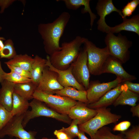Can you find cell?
<instances>
[{
  "mask_svg": "<svg viewBox=\"0 0 139 139\" xmlns=\"http://www.w3.org/2000/svg\"><path fill=\"white\" fill-rule=\"evenodd\" d=\"M77 137L79 139H89L86 136L85 133L80 130Z\"/></svg>",
  "mask_w": 139,
  "mask_h": 139,
  "instance_id": "obj_39",
  "label": "cell"
},
{
  "mask_svg": "<svg viewBox=\"0 0 139 139\" xmlns=\"http://www.w3.org/2000/svg\"><path fill=\"white\" fill-rule=\"evenodd\" d=\"M13 117L11 112L0 104V131Z\"/></svg>",
  "mask_w": 139,
  "mask_h": 139,
  "instance_id": "obj_30",
  "label": "cell"
},
{
  "mask_svg": "<svg viewBox=\"0 0 139 139\" xmlns=\"http://www.w3.org/2000/svg\"><path fill=\"white\" fill-rule=\"evenodd\" d=\"M126 139H139V126H134L128 131L121 132Z\"/></svg>",
  "mask_w": 139,
  "mask_h": 139,
  "instance_id": "obj_31",
  "label": "cell"
},
{
  "mask_svg": "<svg viewBox=\"0 0 139 139\" xmlns=\"http://www.w3.org/2000/svg\"><path fill=\"white\" fill-rule=\"evenodd\" d=\"M5 72L2 68L1 63L0 61V83H1L4 80V76Z\"/></svg>",
  "mask_w": 139,
  "mask_h": 139,
  "instance_id": "obj_38",
  "label": "cell"
},
{
  "mask_svg": "<svg viewBox=\"0 0 139 139\" xmlns=\"http://www.w3.org/2000/svg\"><path fill=\"white\" fill-rule=\"evenodd\" d=\"M87 52L84 48L81 50L77 58L72 63V74L77 82L86 90L90 83V73L87 65Z\"/></svg>",
  "mask_w": 139,
  "mask_h": 139,
  "instance_id": "obj_9",
  "label": "cell"
},
{
  "mask_svg": "<svg viewBox=\"0 0 139 139\" xmlns=\"http://www.w3.org/2000/svg\"><path fill=\"white\" fill-rule=\"evenodd\" d=\"M66 7L69 10H76L82 6L84 7L81 10L82 14L88 13L90 18V24L91 28L94 20L96 18V15L93 13L91 10L90 5V0H63Z\"/></svg>",
  "mask_w": 139,
  "mask_h": 139,
  "instance_id": "obj_20",
  "label": "cell"
},
{
  "mask_svg": "<svg viewBox=\"0 0 139 139\" xmlns=\"http://www.w3.org/2000/svg\"><path fill=\"white\" fill-rule=\"evenodd\" d=\"M123 82L126 84L129 90L139 94V83H133L129 81H126Z\"/></svg>",
  "mask_w": 139,
  "mask_h": 139,
  "instance_id": "obj_35",
  "label": "cell"
},
{
  "mask_svg": "<svg viewBox=\"0 0 139 139\" xmlns=\"http://www.w3.org/2000/svg\"><path fill=\"white\" fill-rule=\"evenodd\" d=\"M139 99V94L129 90L127 86L112 105L115 107L125 105L134 106L136 105V103Z\"/></svg>",
  "mask_w": 139,
  "mask_h": 139,
  "instance_id": "obj_22",
  "label": "cell"
},
{
  "mask_svg": "<svg viewBox=\"0 0 139 139\" xmlns=\"http://www.w3.org/2000/svg\"><path fill=\"white\" fill-rule=\"evenodd\" d=\"M58 76L57 72L50 70L46 65L43 70L42 76L36 90L47 94H54V91L64 88L58 82Z\"/></svg>",
  "mask_w": 139,
  "mask_h": 139,
  "instance_id": "obj_12",
  "label": "cell"
},
{
  "mask_svg": "<svg viewBox=\"0 0 139 139\" xmlns=\"http://www.w3.org/2000/svg\"><path fill=\"white\" fill-rule=\"evenodd\" d=\"M123 82L122 80L119 77L112 81L106 83H101L99 80L90 82L86 90L88 104L97 101L107 92Z\"/></svg>",
  "mask_w": 139,
  "mask_h": 139,
  "instance_id": "obj_10",
  "label": "cell"
},
{
  "mask_svg": "<svg viewBox=\"0 0 139 139\" xmlns=\"http://www.w3.org/2000/svg\"><path fill=\"white\" fill-rule=\"evenodd\" d=\"M130 111L132 114L133 117L136 116L139 117V104L132 107L130 109Z\"/></svg>",
  "mask_w": 139,
  "mask_h": 139,
  "instance_id": "obj_37",
  "label": "cell"
},
{
  "mask_svg": "<svg viewBox=\"0 0 139 139\" xmlns=\"http://www.w3.org/2000/svg\"><path fill=\"white\" fill-rule=\"evenodd\" d=\"M0 89V104L11 111L12 109L14 83L4 80Z\"/></svg>",
  "mask_w": 139,
  "mask_h": 139,
  "instance_id": "obj_17",
  "label": "cell"
},
{
  "mask_svg": "<svg viewBox=\"0 0 139 139\" xmlns=\"http://www.w3.org/2000/svg\"><path fill=\"white\" fill-rule=\"evenodd\" d=\"M96 109L97 113L94 117L79 126V130L89 135L91 139L99 129L108 124L116 123L121 117L120 115L111 112L110 108L104 107Z\"/></svg>",
  "mask_w": 139,
  "mask_h": 139,
  "instance_id": "obj_3",
  "label": "cell"
},
{
  "mask_svg": "<svg viewBox=\"0 0 139 139\" xmlns=\"http://www.w3.org/2000/svg\"><path fill=\"white\" fill-rule=\"evenodd\" d=\"M16 139H19L18 138H16Z\"/></svg>",
  "mask_w": 139,
  "mask_h": 139,
  "instance_id": "obj_44",
  "label": "cell"
},
{
  "mask_svg": "<svg viewBox=\"0 0 139 139\" xmlns=\"http://www.w3.org/2000/svg\"><path fill=\"white\" fill-rule=\"evenodd\" d=\"M30 110L24 114L22 125L24 128L30 120L40 116H44L55 119L60 121L70 124L72 119L68 115L59 113L51 109L44 102L33 98L29 103Z\"/></svg>",
  "mask_w": 139,
  "mask_h": 139,
  "instance_id": "obj_4",
  "label": "cell"
},
{
  "mask_svg": "<svg viewBox=\"0 0 139 139\" xmlns=\"http://www.w3.org/2000/svg\"><path fill=\"white\" fill-rule=\"evenodd\" d=\"M92 139H126L122 133L115 135L112 133L110 128L104 126L99 129Z\"/></svg>",
  "mask_w": 139,
  "mask_h": 139,
  "instance_id": "obj_26",
  "label": "cell"
},
{
  "mask_svg": "<svg viewBox=\"0 0 139 139\" xmlns=\"http://www.w3.org/2000/svg\"><path fill=\"white\" fill-rule=\"evenodd\" d=\"M37 86L32 81L14 84V92L29 100L33 99V94Z\"/></svg>",
  "mask_w": 139,
  "mask_h": 139,
  "instance_id": "obj_23",
  "label": "cell"
},
{
  "mask_svg": "<svg viewBox=\"0 0 139 139\" xmlns=\"http://www.w3.org/2000/svg\"><path fill=\"white\" fill-rule=\"evenodd\" d=\"M87 104L83 102L77 101L76 104L71 108L68 116L71 119L78 120L79 125L86 122L97 113L96 109L88 108Z\"/></svg>",
  "mask_w": 139,
  "mask_h": 139,
  "instance_id": "obj_15",
  "label": "cell"
},
{
  "mask_svg": "<svg viewBox=\"0 0 139 139\" xmlns=\"http://www.w3.org/2000/svg\"><path fill=\"white\" fill-rule=\"evenodd\" d=\"M24 114L13 116L0 131V138L8 135L19 139H38L35 136L37 132L27 131L22 125Z\"/></svg>",
  "mask_w": 139,
  "mask_h": 139,
  "instance_id": "obj_8",
  "label": "cell"
},
{
  "mask_svg": "<svg viewBox=\"0 0 139 139\" xmlns=\"http://www.w3.org/2000/svg\"><path fill=\"white\" fill-rule=\"evenodd\" d=\"M105 43L109 50L110 55L125 63L130 58L129 49L132 45V41L120 33L116 36L114 33H107L105 39Z\"/></svg>",
  "mask_w": 139,
  "mask_h": 139,
  "instance_id": "obj_5",
  "label": "cell"
},
{
  "mask_svg": "<svg viewBox=\"0 0 139 139\" xmlns=\"http://www.w3.org/2000/svg\"><path fill=\"white\" fill-rule=\"evenodd\" d=\"M11 72H14L25 77L31 79L30 72L25 71L20 67L11 65H7Z\"/></svg>",
  "mask_w": 139,
  "mask_h": 139,
  "instance_id": "obj_32",
  "label": "cell"
},
{
  "mask_svg": "<svg viewBox=\"0 0 139 139\" xmlns=\"http://www.w3.org/2000/svg\"><path fill=\"white\" fill-rule=\"evenodd\" d=\"M17 55L12 41L8 39L5 42L4 46L0 51V58H5L10 60Z\"/></svg>",
  "mask_w": 139,
  "mask_h": 139,
  "instance_id": "obj_27",
  "label": "cell"
},
{
  "mask_svg": "<svg viewBox=\"0 0 139 139\" xmlns=\"http://www.w3.org/2000/svg\"><path fill=\"white\" fill-rule=\"evenodd\" d=\"M62 139H73L71 138H70L69 137H68V136H66L63 138Z\"/></svg>",
  "mask_w": 139,
  "mask_h": 139,
  "instance_id": "obj_41",
  "label": "cell"
},
{
  "mask_svg": "<svg viewBox=\"0 0 139 139\" xmlns=\"http://www.w3.org/2000/svg\"><path fill=\"white\" fill-rule=\"evenodd\" d=\"M14 1L0 0V7L1 8L0 13H3L5 9L9 6Z\"/></svg>",
  "mask_w": 139,
  "mask_h": 139,
  "instance_id": "obj_36",
  "label": "cell"
},
{
  "mask_svg": "<svg viewBox=\"0 0 139 139\" xmlns=\"http://www.w3.org/2000/svg\"><path fill=\"white\" fill-rule=\"evenodd\" d=\"M4 46V43L3 42V40L0 38V51L2 50Z\"/></svg>",
  "mask_w": 139,
  "mask_h": 139,
  "instance_id": "obj_40",
  "label": "cell"
},
{
  "mask_svg": "<svg viewBox=\"0 0 139 139\" xmlns=\"http://www.w3.org/2000/svg\"><path fill=\"white\" fill-rule=\"evenodd\" d=\"M122 23L114 27H110V32L118 33L123 30L134 32L139 36V15L133 16L130 19H123Z\"/></svg>",
  "mask_w": 139,
  "mask_h": 139,
  "instance_id": "obj_18",
  "label": "cell"
},
{
  "mask_svg": "<svg viewBox=\"0 0 139 139\" xmlns=\"http://www.w3.org/2000/svg\"><path fill=\"white\" fill-rule=\"evenodd\" d=\"M126 86V84L121 82L107 92L97 101L87 104V107L90 108L96 109L101 107H107L112 105Z\"/></svg>",
  "mask_w": 139,
  "mask_h": 139,
  "instance_id": "obj_16",
  "label": "cell"
},
{
  "mask_svg": "<svg viewBox=\"0 0 139 139\" xmlns=\"http://www.w3.org/2000/svg\"><path fill=\"white\" fill-rule=\"evenodd\" d=\"M131 125V123L129 121H123L115 125L113 128L112 131H114L124 132L127 130Z\"/></svg>",
  "mask_w": 139,
  "mask_h": 139,
  "instance_id": "obj_33",
  "label": "cell"
},
{
  "mask_svg": "<svg viewBox=\"0 0 139 139\" xmlns=\"http://www.w3.org/2000/svg\"><path fill=\"white\" fill-rule=\"evenodd\" d=\"M79 124V121L77 119H73L70 126L67 128L63 127L58 130L64 132L70 138L73 139L77 136L79 132L78 125Z\"/></svg>",
  "mask_w": 139,
  "mask_h": 139,
  "instance_id": "obj_28",
  "label": "cell"
},
{
  "mask_svg": "<svg viewBox=\"0 0 139 139\" xmlns=\"http://www.w3.org/2000/svg\"><path fill=\"white\" fill-rule=\"evenodd\" d=\"M56 95L68 97L75 101L88 104L86 90H80L71 86L64 87L63 89L54 91Z\"/></svg>",
  "mask_w": 139,
  "mask_h": 139,
  "instance_id": "obj_19",
  "label": "cell"
},
{
  "mask_svg": "<svg viewBox=\"0 0 139 139\" xmlns=\"http://www.w3.org/2000/svg\"><path fill=\"white\" fill-rule=\"evenodd\" d=\"M33 58L28 55H17L13 58L5 62L6 65L18 66L30 72Z\"/></svg>",
  "mask_w": 139,
  "mask_h": 139,
  "instance_id": "obj_25",
  "label": "cell"
},
{
  "mask_svg": "<svg viewBox=\"0 0 139 139\" xmlns=\"http://www.w3.org/2000/svg\"><path fill=\"white\" fill-rule=\"evenodd\" d=\"M29 107L28 100L14 92L11 111L13 116L24 114L28 110Z\"/></svg>",
  "mask_w": 139,
  "mask_h": 139,
  "instance_id": "obj_24",
  "label": "cell"
},
{
  "mask_svg": "<svg viewBox=\"0 0 139 139\" xmlns=\"http://www.w3.org/2000/svg\"><path fill=\"white\" fill-rule=\"evenodd\" d=\"M2 29V28L0 26V30H1Z\"/></svg>",
  "mask_w": 139,
  "mask_h": 139,
  "instance_id": "obj_43",
  "label": "cell"
},
{
  "mask_svg": "<svg viewBox=\"0 0 139 139\" xmlns=\"http://www.w3.org/2000/svg\"><path fill=\"white\" fill-rule=\"evenodd\" d=\"M121 62L117 59L110 55L107 58L102 66L101 74L111 73L121 78L123 81H131L136 80V77L128 73L122 66Z\"/></svg>",
  "mask_w": 139,
  "mask_h": 139,
  "instance_id": "obj_13",
  "label": "cell"
},
{
  "mask_svg": "<svg viewBox=\"0 0 139 139\" xmlns=\"http://www.w3.org/2000/svg\"><path fill=\"white\" fill-rule=\"evenodd\" d=\"M41 139H54L52 138H48L46 137H42Z\"/></svg>",
  "mask_w": 139,
  "mask_h": 139,
  "instance_id": "obj_42",
  "label": "cell"
},
{
  "mask_svg": "<svg viewBox=\"0 0 139 139\" xmlns=\"http://www.w3.org/2000/svg\"><path fill=\"white\" fill-rule=\"evenodd\" d=\"M33 97L44 102L58 112L67 115L71 108L77 102L67 97L47 94L37 90L34 92Z\"/></svg>",
  "mask_w": 139,
  "mask_h": 139,
  "instance_id": "obj_7",
  "label": "cell"
},
{
  "mask_svg": "<svg viewBox=\"0 0 139 139\" xmlns=\"http://www.w3.org/2000/svg\"><path fill=\"white\" fill-rule=\"evenodd\" d=\"M33 58L30 71L31 79L38 86L42 76L43 70L46 66L47 60L37 55Z\"/></svg>",
  "mask_w": 139,
  "mask_h": 139,
  "instance_id": "obj_21",
  "label": "cell"
},
{
  "mask_svg": "<svg viewBox=\"0 0 139 139\" xmlns=\"http://www.w3.org/2000/svg\"><path fill=\"white\" fill-rule=\"evenodd\" d=\"M83 44L87 53V65L90 74L94 75L101 74L103 65L110 55L107 47L98 48L87 38Z\"/></svg>",
  "mask_w": 139,
  "mask_h": 139,
  "instance_id": "obj_6",
  "label": "cell"
},
{
  "mask_svg": "<svg viewBox=\"0 0 139 139\" xmlns=\"http://www.w3.org/2000/svg\"><path fill=\"white\" fill-rule=\"evenodd\" d=\"M70 18L69 13L64 12L53 22L38 25V32L43 40L45 51L49 56L60 49V39Z\"/></svg>",
  "mask_w": 139,
  "mask_h": 139,
  "instance_id": "obj_1",
  "label": "cell"
},
{
  "mask_svg": "<svg viewBox=\"0 0 139 139\" xmlns=\"http://www.w3.org/2000/svg\"><path fill=\"white\" fill-rule=\"evenodd\" d=\"M100 18L98 21L97 28L98 30L108 33L110 32V27L105 22V18L107 15L113 12H118L123 19L124 18L121 11L117 9L114 5L112 0H99L95 8Z\"/></svg>",
  "mask_w": 139,
  "mask_h": 139,
  "instance_id": "obj_11",
  "label": "cell"
},
{
  "mask_svg": "<svg viewBox=\"0 0 139 139\" xmlns=\"http://www.w3.org/2000/svg\"><path fill=\"white\" fill-rule=\"evenodd\" d=\"M4 80L14 84H18L32 81L30 79L27 78L14 72H5L4 75Z\"/></svg>",
  "mask_w": 139,
  "mask_h": 139,
  "instance_id": "obj_29",
  "label": "cell"
},
{
  "mask_svg": "<svg viewBox=\"0 0 139 139\" xmlns=\"http://www.w3.org/2000/svg\"><path fill=\"white\" fill-rule=\"evenodd\" d=\"M86 39L77 36L70 42L63 43L59 50L49 56L52 65L59 70L68 68L77 58L81 51V46Z\"/></svg>",
  "mask_w": 139,
  "mask_h": 139,
  "instance_id": "obj_2",
  "label": "cell"
},
{
  "mask_svg": "<svg viewBox=\"0 0 139 139\" xmlns=\"http://www.w3.org/2000/svg\"><path fill=\"white\" fill-rule=\"evenodd\" d=\"M135 10L128 3L121 11L124 18H126V16H129L131 15Z\"/></svg>",
  "mask_w": 139,
  "mask_h": 139,
  "instance_id": "obj_34",
  "label": "cell"
},
{
  "mask_svg": "<svg viewBox=\"0 0 139 139\" xmlns=\"http://www.w3.org/2000/svg\"><path fill=\"white\" fill-rule=\"evenodd\" d=\"M46 64L50 69L57 72L58 74L57 80L59 84L63 87L71 86L78 90H86L76 80L72 73V67L71 65L67 69L60 70L57 69L51 64L49 60V56H46Z\"/></svg>",
  "mask_w": 139,
  "mask_h": 139,
  "instance_id": "obj_14",
  "label": "cell"
}]
</instances>
